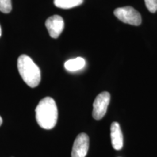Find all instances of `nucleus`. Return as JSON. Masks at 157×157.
Returning <instances> with one entry per match:
<instances>
[{
    "label": "nucleus",
    "instance_id": "f257e3e1",
    "mask_svg": "<svg viewBox=\"0 0 157 157\" xmlns=\"http://www.w3.org/2000/svg\"><path fill=\"white\" fill-rule=\"evenodd\" d=\"M38 124L43 129H51L56 125L58 111L56 101L50 97L41 100L35 110Z\"/></svg>",
    "mask_w": 157,
    "mask_h": 157
},
{
    "label": "nucleus",
    "instance_id": "f03ea898",
    "mask_svg": "<svg viewBox=\"0 0 157 157\" xmlns=\"http://www.w3.org/2000/svg\"><path fill=\"white\" fill-rule=\"evenodd\" d=\"M17 69L23 81L30 87H36L40 83V69L29 56L21 55L17 59Z\"/></svg>",
    "mask_w": 157,
    "mask_h": 157
},
{
    "label": "nucleus",
    "instance_id": "7ed1b4c3",
    "mask_svg": "<svg viewBox=\"0 0 157 157\" xmlns=\"http://www.w3.org/2000/svg\"><path fill=\"white\" fill-rule=\"evenodd\" d=\"M114 15L123 23L133 25H140L142 18L140 13L132 7H119L113 12Z\"/></svg>",
    "mask_w": 157,
    "mask_h": 157
},
{
    "label": "nucleus",
    "instance_id": "20e7f679",
    "mask_svg": "<svg viewBox=\"0 0 157 157\" xmlns=\"http://www.w3.org/2000/svg\"><path fill=\"white\" fill-rule=\"evenodd\" d=\"M111 99V95L108 92H103L96 97L93 103V117L96 120H100L106 113Z\"/></svg>",
    "mask_w": 157,
    "mask_h": 157
},
{
    "label": "nucleus",
    "instance_id": "39448f33",
    "mask_svg": "<svg viewBox=\"0 0 157 157\" xmlns=\"http://www.w3.org/2000/svg\"><path fill=\"white\" fill-rule=\"evenodd\" d=\"M90 140L86 133H80L74 142L71 157H85L88 152Z\"/></svg>",
    "mask_w": 157,
    "mask_h": 157
},
{
    "label": "nucleus",
    "instance_id": "423d86ee",
    "mask_svg": "<svg viewBox=\"0 0 157 157\" xmlns=\"http://www.w3.org/2000/svg\"><path fill=\"white\" fill-rule=\"evenodd\" d=\"M45 25L50 36L53 39H57L64 29V21L60 15H53L47 20Z\"/></svg>",
    "mask_w": 157,
    "mask_h": 157
},
{
    "label": "nucleus",
    "instance_id": "0eeeda50",
    "mask_svg": "<svg viewBox=\"0 0 157 157\" xmlns=\"http://www.w3.org/2000/svg\"><path fill=\"white\" fill-rule=\"evenodd\" d=\"M111 139L113 148L120 150L123 147V135L120 125L118 122H113L111 125Z\"/></svg>",
    "mask_w": 157,
    "mask_h": 157
},
{
    "label": "nucleus",
    "instance_id": "6e6552de",
    "mask_svg": "<svg viewBox=\"0 0 157 157\" xmlns=\"http://www.w3.org/2000/svg\"><path fill=\"white\" fill-rule=\"evenodd\" d=\"M86 61L84 58H78L71 59L65 63L64 67L68 71H77L84 68Z\"/></svg>",
    "mask_w": 157,
    "mask_h": 157
},
{
    "label": "nucleus",
    "instance_id": "1a4fd4ad",
    "mask_svg": "<svg viewBox=\"0 0 157 157\" xmlns=\"http://www.w3.org/2000/svg\"><path fill=\"white\" fill-rule=\"evenodd\" d=\"M84 0H54V4L58 8L71 9L83 3Z\"/></svg>",
    "mask_w": 157,
    "mask_h": 157
},
{
    "label": "nucleus",
    "instance_id": "9d476101",
    "mask_svg": "<svg viewBox=\"0 0 157 157\" xmlns=\"http://www.w3.org/2000/svg\"><path fill=\"white\" fill-rule=\"evenodd\" d=\"M12 10L11 0H0V11L3 13H9Z\"/></svg>",
    "mask_w": 157,
    "mask_h": 157
},
{
    "label": "nucleus",
    "instance_id": "9b49d317",
    "mask_svg": "<svg viewBox=\"0 0 157 157\" xmlns=\"http://www.w3.org/2000/svg\"><path fill=\"white\" fill-rule=\"evenodd\" d=\"M146 7L151 13H154L157 11V0H144Z\"/></svg>",
    "mask_w": 157,
    "mask_h": 157
},
{
    "label": "nucleus",
    "instance_id": "f8f14e48",
    "mask_svg": "<svg viewBox=\"0 0 157 157\" xmlns=\"http://www.w3.org/2000/svg\"><path fill=\"white\" fill-rule=\"evenodd\" d=\"M2 117H0V126L2 125Z\"/></svg>",
    "mask_w": 157,
    "mask_h": 157
},
{
    "label": "nucleus",
    "instance_id": "ddd939ff",
    "mask_svg": "<svg viewBox=\"0 0 157 157\" xmlns=\"http://www.w3.org/2000/svg\"><path fill=\"white\" fill-rule=\"evenodd\" d=\"M2 36V29H1V26H0V37Z\"/></svg>",
    "mask_w": 157,
    "mask_h": 157
}]
</instances>
